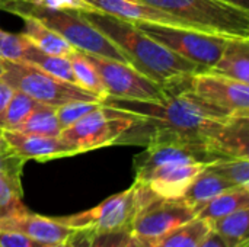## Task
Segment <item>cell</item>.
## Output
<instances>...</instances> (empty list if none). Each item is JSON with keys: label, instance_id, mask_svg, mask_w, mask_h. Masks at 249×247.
<instances>
[{"label": "cell", "instance_id": "1", "mask_svg": "<svg viewBox=\"0 0 249 247\" xmlns=\"http://www.w3.org/2000/svg\"><path fill=\"white\" fill-rule=\"evenodd\" d=\"M184 77L163 86L168 96L162 100H134L107 96L101 103L134 114L152 127L166 128L207 144L209 138L231 115L190 92L184 84Z\"/></svg>", "mask_w": 249, "mask_h": 247}, {"label": "cell", "instance_id": "2", "mask_svg": "<svg viewBox=\"0 0 249 247\" xmlns=\"http://www.w3.org/2000/svg\"><path fill=\"white\" fill-rule=\"evenodd\" d=\"M82 13L93 28L104 33L124 54L133 68L158 84L165 86L179 77L207 71L204 67L177 55L162 44L144 35L128 20L101 10Z\"/></svg>", "mask_w": 249, "mask_h": 247}, {"label": "cell", "instance_id": "3", "mask_svg": "<svg viewBox=\"0 0 249 247\" xmlns=\"http://www.w3.org/2000/svg\"><path fill=\"white\" fill-rule=\"evenodd\" d=\"M0 10L19 17L29 16L64 38L74 49L95 54L128 64L124 54L96 28H93L80 10L53 9L42 0H0Z\"/></svg>", "mask_w": 249, "mask_h": 247}, {"label": "cell", "instance_id": "4", "mask_svg": "<svg viewBox=\"0 0 249 247\" xmlns=\"http://www.w3.org/2000/svg\"><path fill=\"white\" fill-rule=\"evenodd\" d=\"M187 26L223 36L249 38V12L222 0H140Z\"/></svg>", "mask_w": 249, "mask_h": 247}, {"label": "cell", "instance_id": "5", "mask_svg": "<svg viewBox=\"0 0 249 247\" xmlns=\"http://www.w3.org/2000/svg\"><path fill=\"white\" fill-rule=\"evenodd\" d=\"M1 66L3 82L7 83L13 90H20L39 103L57 108L74 100L101 102V98L95 93L77 84L57 79L34 67L32 64L23 61L1 60Z\"/></svg>", "mask_w": 249, "mask_h": 247}, {"label": "cell", "instance_id": "6", "mask_svg": "<svg viewBox=\"0 0 249 247\" xmlns=\"http://www.w3.org/2000/svg\"><path fill=\"white\" fill-rule=\"evenodd\" d=\"M140 121L142 118L134 114L101 103L69 128L61 130L60 138L80 154L120 143L121 137Z\"/></svg>", "mask_w": 249, "mask_h": 247}, {"label": "cell", "instance_id": "7", "mask_svg": "<svg viewBox=\"0 0 249 247\" xmlns=\"http://www.w3.org/2000/svg\"><path fill=\"white\" fill-rule=\"evenodd\" d=\"M133 25L144 35L162 44L177 55L196 63L206 70H210L217 63L225 48L226 38H229L187 26H172L147 22H134Z\"/></svg>", "mask_w": 249, "mask_h": 247}, {"label": "cell", "instance_id": "8", "mask_svg": "<svg viewBox=\"0 0 249 247\" xmlns=\"http://www.w3.org/2000/svg\"><path fill=\"white\" fill-rule=\"evenodd\" d=\"M83 54L99 74L108 96L134 100H162L168 96L162 84L150 80L130 64L95 54Z\"/></svg>", "mask_w": 249, "mask_h": 247}, {"label": "cell", "instance_id": "9", "mask_svg": "<svg viewBox=\"0 0 249 247\" xmlns=\"http://www.w3.org/2000/svg\"><path fill=\"white\" fill-rule=\"evenodd\" d=\"M139 211L137 189L133 183L128 189L115 194L88 211L57 218L60 223L71 229L92 227L96 233L101 231H131L134 217Z\"/></svg>", "mask_w": 249, "mask_h": 247}, {"label": "cell", "instance_id": "10", "mask_svg": "<svg viewBox=\"0 0 249 247\" xmlns=\"http://www.w3.org/2000/svg\"><path fill=\"white\" fill-rule=\"evenodd\" d=\"M184 84L197 98L229 115L249 114V86L247 83L207 70L185 76Z\"/></svg>", "mask_w": 249, "mask_h": 247}, {"label": "cell", "instance_id": "11", "mask_svg": "<svg viewBox=\"0 0 249 247\" xmlns=\"http://www.w3.org/2000/svg\"><path fill=\"white\" fill-rule=\"evenodd\" d=\"M196 217V208L188 205L182 198L166 199L156 197L136 214L131 234L147 242L155 240L190 223Z\"/></svg>", "mask_w": 249, "mask_h": 247}, {"label": "cell", "instance_id": "12", "mask_svg": "<svg viewBox=\"0 0 249 247\" xmlns=\"http://www.w3.org/2000/svg\"><path fill=\"white\" fill-rule=\"evenodd\" d=\"M0 135L7 143V146L23 160L47 162L76 154L74 150L60 138V135L45 137L25 134L15 130H1Z\"/></svg>", "mask_w": 249, "mask_h": 247}, {"label": "cell", "instance_id": "13", "mask_svg": "<svg viewBox=\"0 0 249 247\" xmlns=\"http://www.w3.org/2000/svg\"><path fill=\"white\" fill-rule=\"evenodd\" d=\"M210 151L222 159H249V114H233L209 138Z\"/></svg>", "mask_w": 249, "mask_h": 247}, {"label": "cell", "instance_id": "14", "mask_svg": "<svg viewBox=\"0 0 249 247\" xmlns=\"http://www.w3.org/2000/svg\"><path fill=\"white\" fill-rule=\"evenodd\" d=\"M207 165L203 163H178L160 166L147 173L142 181L153 194L166 199L182 198L191 182L204 170Z\"/></svg>", "mask_w": 249, "mask_h": 247}, {"label": "cell", "instance_id": "15", "mask_svg": "<svg viewBox=\"0 0 249 247\" xmlns=\"http://www.w3.org/2000/svg\"><path fill=\"white\" fill-rule=\"evenodd\" d=\"M0 230H13L23 233L42 245L63 243L74 231V229L60 223L57 218L36 215L28 210L15 214L6 220H1Z\"/></svg>", "mask_w": 249, "mask_h": 247}, {"label": "cell", "instance_id": "16", "mask_svg": "<svg viewBox=\"0 0 249 247\" xmlns=\"http://www.w3.org/2000/svg\"><path fill=\"white\" fill-rule=\"evenodd\" d=\"M96 10L128 22H147L172 26H187L181 19L140 0H86ZM190 28V26H187Z\"/></svg>", "mask_w": 249, "mask_h": 247}, {"label": "cell", "instance_id": "17", "mask_svg": "<svg viewBox=\"0 0 249 247\" xmlns=\"http://www.w3.org/2000/svg\"><path fill=\"white\" fill-rule=\"evenodd\" d=\"M212 73L249 84V38L229 36Z\"/></svg>", "mask_w": 249, "mask_h": 247}, {"label": "cell", "instance_id": "18", "mask_svg": "<svg viewBox=\"0 0 249 247\" xmlns=\"http://www.w3.org/2000/svg\"><path fill=\"white\" fill-rule=\"evenodd\" d=\"M242 208H249V186H235L213 197L203 204L197 213V217L212 221Z\"/></svg>", "mask_w": 249, "mask_h": 247}, {"label": "cell", "instance_id": "19", "mask_svg": "<svg viewBox=\"0 0 249 247\" xmlns=\"http://www.w3.org/2000/svg\"><path fill=\"white\" fill-rule=\"evenodd\" d=\"M231 188H235V185H232L229 181L223 179L217 173L204 167V170L187 188V191L182 195V199L188 205L194 207L196 211L198 213V210L203 207V204H206L213 197H216Z\"/></svg>", "mask_w": 249, "mask_h": 247}, {"label": "cell", "instance_id": "20", "mask_svg": "<svg viewBox=\"0 0 249 247\" xmlns=\"http://www.w3.org/2000/svg\"><path fill=\"white\" fill-rule=\"evenodd\" d=\"M20 19L25 23L22 35L39 49L48 54L63 55V57H69L74 51V48L64 38H61L58 33L47 28L39 20L29 17V16H23Z\"/></svg>", "mask_w": 249, "mask_h": 247}, {"label": "cell", "instance_id": "21", "mask_svg": "<svg viewBox=\"0 0 249 247\" xmlns=\"http://www.w3.org/2000/svg\"><path fill=\"white\" fill-rule=\"evenodd\" d=\"M212 230L210 221L196 217L190 223L166 233L155 240H146L150 247H198Z\"/></svg>", "mask_w": 249, "mask_h": 247}, {"label": "cell", "instance_id": "22", "mask_svg": "<svg viewBox=\"0 0 249 247\" xmlns=\"http://www.w3.org/2000/svg\"><path fill=\"white\" fill-rule=\"evenodd\" d=\"M22 61L32 64L34 67H36V68L57 77V79H61L64 82L76 84V79H74L69 57L48 54V52L39 49L38 47H35L32 42L28 41Z\"/></svg>", "mask_w": 249, "mask_h": 247}, {"label": "cell", "instance_id": "23", "mask_svg": "<svg viewBox=\"0 0 249 247\" xmlns=\"http://www.w3.org/2000/svg\"><path fill=\"white\" fill-rule=\"evenodd\" d=\"M249 208L238 210L229 215L210 221L212 230H214L229 247H244L248 243Z\"/></svg>", "mask_w": 249, "mask_h": 247}, {"label": "cell", "instance_id": "24", "mask_svg": "<svg viewBox=\"0 0 249 247\" xmlns=\"http://www.w3.org/2000/svg\"><path fill=\"white\" fill-rule=\"evenodd\" d=\"M20 173L0 170V221L26 210L22 204Z\"/></svg>", "mask_w": 249, "mask_h": 247}, {"label": "cell", "instance_id": "25", "mask_svg": "<svg viewBox=\"0 0 249 247\" xmlns=\"http://www.w3.org/2000/svg\"><path fill=\"white\" fill-rule=\"evenodd\" d=\"M15 131L45 137H58L61 128L57 119L55 106L39 103Z\"/></svg>", "mask_w": 249, "mask_h": 247}, {"label": "cell", "instance_id": "26", "mask_svg": "<svg viewBox=\"0 0 249 247\" xmlns=\"http://www.w3.org/2000/svg\"><path fill=\"white\" fill-rule=\"evenodd\" d=\"M69 61L71 64V70H73L77 86L95 93L96 96L101 98V100L108 96L99 74L96 73L95 67L90 64V61L85 57L82 51L74 49L69 55Z\"/></svg>", "mask_w": 249, "mask_h": 247}, {"label": "cell", "instance_id": "27", "mask_svg": "<svg viewBox=\"0 0 249 247\" xmlns=\"http://www.w3.org/2000/svg\"><path fill=\"white\" fill-rule=\"evenodd\" d=\"M206 167L235 186H249V159H222Z\"/></svg>", "mask_w": 249, "mask_h": 247}, {"label": "cell", "instance_id": "28", "mask_svg": "<svg viewBox=\"0 0 249 247\" xmlns=\"http://www.w3.org/2000/svg\"><path fill=\"white\" fill-rule=\"evenodd\" d=\"M39 105L34 98L20 90H15L4 114V130H16Z\"/></svg>", "mask_w": 249, "mask_h": 247}, {"label": "cell", "instance_id": "29", "mask_svg": "<svg viewBox=\"0 0 249 247\" xmlns=\"http://www.w3.org/2000/svg\"><path fill=\"white\" fill-rule=\"evenodd\" d=\"M101 105V102H88V100H74L67 102L64 105H60L55 108L57 119L61 130L69 128L74 122H77L80 118H83L86 114L92 112Z\"/></svg>", "mask_w": 249, "mask_h": 247}, {"label": "cell", "instance_id": "30", "mask_svg": "<svg viewBox=\"0 0 249 247\" xmlns=\"http://www.w3.org/2000/svg\"><path fill=\"white\" fill-rule=\"evenodd\" d=\"M28 39L22 33H10L0 29V60L22 61Z\"/></svg>", "mask_w": 249, "mask_h": 247}, {"label": "cell", "instance_id": "31", "mask_svg": "<svg viewBox=\"0 0 249 247\" xmlns=\"http://www.w3.org/2000/svg\"><path fill=\"white\" fill-rule=\"evenodd\" d=\"M25 162L26 160H23L20 156H18L0 135V170L22 175Z\"/></svg>", "mask_w": 249, "mask_h": 247}, {"label": "cell", "instance_id": "32", "mask_svg": "<svg viewBox=\"0 0 249 247\" xmlns=\"http://www.w3.org/2000/svg\"><path fill=\"white\" fill-rule=\"evenodd\" d=\"M131 231H101L95 233L89 247H124Z\"/></svg>", "mask_w": 249, "mask_h": 247}, {"label": "cell", "instance_id": "33", "mask_svg": "<svg viewBox=\"0 0 249 247\" xmlns=\"http://www.w3.org/2000/svg\"><path fill=\"white\" fill-rule=\"evenodd\" d=\"M44 245L13 230H0V247H42Z\"/></svg>", "mask_w": 249, "mask_h": 247}, {"label": "cell", "instance_id": "34", "mask_svg": "<svg viewBox=\"0 0 249 247\" xmlns=\"http://www.w3.org/2000/svg\"><path fill=\"white\" fill-rule=\"evenodd\" d=\"M96 230L92 227H83V229H76L69 239L66 240L64 247H89L90 242L95 236Z\"/></svg>", "mask_w": 249, "mask_h": 247}, {"label": "cell", "instance_id": "35", "mask_svg": "<svg viewBox=\"0 0 249 247\" xmlns=\"http://www.w3.org/2000/svg\"><path fill=\"white\" fill-rule=\"evenodd\" d=\"M42 3H45L47 6L53 9H71V10H80V12L96 10L86 0H42Z\"/></svg>", "mask_w": 249, "mask_h": 247}, {"label": "cell", "instance_id": "36", "mask_svg": "<svg viewBox=\"0 0 249 247\" xmlns=\"http://www.w3.org/2000/svg\"><path fill=\"white\" fill-rule=\"evenodd\" d=\"M13 92L15 90L7 83H4L3 80L0 82V131L4 130V114Z\"/></svg>", "mask_w": 249, "mask_h": 247}, {"label": "cell", "instance_id": "37", "mask_svg": "<svg viewBox=\"0 0 249 247\" xmlns=\"http://www.w3.org/2000/svg\"><path fill=\"white\" fill-rule=\"evenodd\" d=\"M198 247H229V245L214 230H210Z\"/></svg>", "mask_w": 249, "mask_h": 247}, {"label": "cell", "instance_id": "38", "mask_svg": "<svg viewBox=\"0 0 249 247\" xmlns=\"http://www.w3.org/2000/svg\"><path fill=\"white\" fill-rule=\"evenodd\" d=\"M124 247H150V245L146 240H143V239H140V237H137L134 234H130Z\"/></svg>", "mask_w": 249, "mask_h": 247}, {"label": "cell", "instance_id": "39", "mask_svg": "<svg viewBox=\"0 0 249 247\" xmlns=\"http://www.w3.org/2000/svg\"><path fill=\"white\" fill-rule=\"evenodd\" d=\"M225 3H229V4H233L239 9H244V10H248L249 12V0H222Z\"/></svg>", "mask_w": 249, "mask_h": 247}, {"label": "cell", "instance_id": "40", "mask_svg": "<svg viewBox=\"0 0 249 247\" xmlns=\"http://www.w3.org/2000/svg\"><path fill=\"white\" fill-rule=\"evenodd\" d=\"M66 245V242H63V243H55V245H44L42 247H64Z\"/></svg>", "mask_w": 249, "mask_h": 247}, {"label": "cell", "instance_id": "41", "mask_svg": "<svg viewBox=\"0 0 249 247\" xmlns=\"http://www.w3.org/2000/svg\"><path fill=\"white\" fill-rule=\"evenodd\" d=\"M3 80V66H1V60H0V82Z\"/></svg>", "mask_w": 249, "mask_h": 247}]
</instances>
